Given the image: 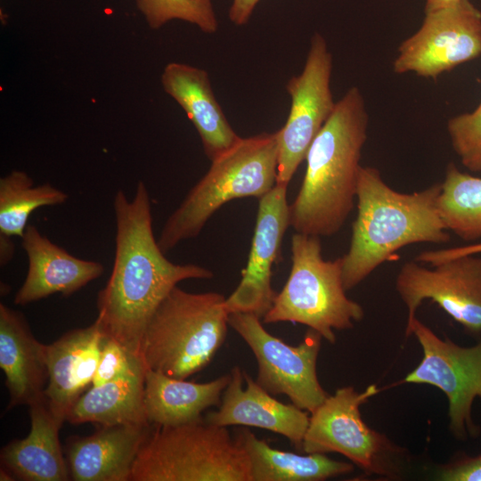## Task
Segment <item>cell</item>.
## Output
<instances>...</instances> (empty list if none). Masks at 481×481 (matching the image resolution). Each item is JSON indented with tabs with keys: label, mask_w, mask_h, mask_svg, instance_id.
<instances>
[{
	"label": "cell",
	"mask_w": 481,
	"mask_h": 481,
	"mask_svg": "<svg viewBox=\"0 0 481 481\" xmlns=\"http://www.w3.org/2000/svg\"><path fill=\"white\" fill-rule=\"evenodd\" d=\"M116 219L113 267L98 295L96 321L106 338L140 358L143 336L152 314L184 280L214 277L208 268L168 260L152 230L151 200L139 181L132 200L122 190L114 197ZM141 359V358H140Z\"/></svg>",
	"instance_id": "cell-1"
},
{
	"label": "cell",
	"mask_w": 481,
	"mask_h": 481,
	"mask_svg": "<svg viewBox=\"0 0 481 481\" xmlns=\"http://www.w3.org/2000/svg\"><path fill=\"white\" fill-rule=\"evenodd\" d=\"M368 121L363 96L351 87L336 102L306 153L303 182L289 205L296 232L329 237L343 227L356 199Z\"/></svg>",
	"instance_id": "cell-2"
},
{
	"label": "cell",
	"mask_w": 481,
	"mask_h": 481,
	"mask_svg": "<svg viewBox=\"0 0 481 481\" xmlns=\"http://www.w3.org/2000/svg\"><path fill=\"white\" fill-rule=\"evenodd\" d=\"M441 183L412 193L391 188L378 168L361 167L356 190L357 216L347 252L341 257L343 282L349 290L395 253L414 243L444 244L451 236L441 219Z\"/></svg>",
	"instance_id": "cell-3"
},
{
	"label": "cell",
	"mask_w": 481,
	"mask_h": 481,
	"mask_svg": "<svg viewBox=\"0 0 481 481\" xmlns=\"http://www.w3.org/2000/svg\"><path fill=\"white\" fill-rule=\"evenodd\" d=\"M277 131L239 141L211 160L208 172L167 217L158 244L166 254L180 242L197 237L225 203L247 197L260 199L277 183Z\"/></svg>",
	"instance_id": "cell-4"
},
{
	"label": "cell",
	"mask_w": 481,
	"mask_h": 481,
	"mask_svg": "<svg viewBox=\"0 0 481 481\" xmlns=\"http://www.w3.org/2000/svg\"><path fill=\"white\" fill-rule=\"evenodd\" d=\"M224 301L217 292L193 293L175 286L144 330L140 358L145 370L186 379L208 365L226 338Z\"/></svg>",
	"instance_id": "cell-5"
},
{
	"label": "cell",
	"mask_w": 481,
	"mask_h": 481,
	"mask_svg": "<svg viewBox=\"0 0 481 481\" xmlns=\"http://www.w3.org/2000/svg\"><path fill=\"white\" fill-rule=\"evenodd\" d=\"M151 428L132 481H250L249 463L227 427L200 420Z\"/></svg>",
	"instance_id": "cell-6"
},
{
	"label": "cell",
	"mask_w": 481,
	"mask_h": 481,
	"mask_svg": "<svg viewBox=\"0 0 481 481\" xmlns=\"http://www.w3.org/2000/svg\"><path fill=\"white\" fill-rule=\"evenodd\" d=\"M321 237L295 232L291 269L282 289L264 315L265 323L289 322L317 331L328 342L334 330H348L364 315L363 306L346 295L342 257L325 260Z\"/></svg>",
	"instance_id": "cell-7"
},
{
	"label": "cell",
	"mask_w": 481,
	"mask_h": 481,
	"mask_svg": "<svg viewBox=\"0 0 481 481\" xmlns=\"http://www.w3.org/2000/svg\"><path fill=\"white\" fill-rule=\"evenodd\" d=\"M261 318L248 313L229 314L231 326L253 352L257 384L271 395H285L291 404L312 413L330 395L321 386L316 363L322 337L309 329L298 346L269 333Z\"/></svg>",
	"instance_id": "cell-8"
},
{
	"label": "cell",
	"mask_w": 481,
	"mask_h": 481,
	"mask_svg": "<svg viewBox=\"0 0 481 481\" xmlns=\"http://www.w3.org/2000/svg\"><path fill=\"white\" fill-rule=\"evenodd\" d=\"M413 335L423 352L420 364L401 383L436 387L448 400L449 429L460 440L474 438L480 428L472 418L473 402L481 398V338L462 346L449 338H439L415 316L405 328Z\"/></svg>",
	"instance_id": "cell-9"
},
{
	"label": "cell",
	"mask_w": 481,
	"mask_h": 481,
	"mask_svg": "<svg viewBox=\"0 0 481 481\" xmlns=\"http://www.w3.org/2000/svg\"><path fill=\"white\" fill-rule=\"evenodd\" d=\"M375 385L358 392L338 388L311 413L301 448L306 453L338 452L368 473L390 472L387 457L398 452L384 435L368 427L360 406L378 393Z\"/></svg>",
	"instance_id": "cell-10"
},
{
	"label": "cell",
	"mask_w": 481,
	"mask_h": 481,
	"mask_svg": "<svg viewBox=\"0 0 481 481\" xmlns=\"http://www.w3.org/2000/svg\"><path fill=\"white\" fill-rule=\"evenodd\" d=\"M331 71L332 55L327 42L315 33L302 72L286 85L291 106L285 125L277 131L276 184L289 185L314 139L334 110Z\"/></svg>",
	"instance_id": "cell-11"
},
{
	"label": "cell",
	"mask_w": 481,
	"mask_h": 481,
	"mask_svg": "<svg viewBox=\"0 0 481 481\" xmlns=\"http://www.w3.org/2000/svg\"><path fill=\"white\" fill-rule=\"evenodd\" d=\"M480 55L481 12L460 0L425 13L420 28L400 45L393 70L436 78Z\"/></svg>",
	"instance_id": "cell-12"
},
{
	"label": "cell",
	"mask_w": 481,
	"mask_h": 481,
	"mask_svg": "<svg viewBox=\"0 0 481 481\" xmlns=\"http://www.w3.org/2000/svg\"><path fill=\"white\" fill-rule=\"evenodd\" d=\"M426 267L405 262L395 289L408 309L407 322L424 300H431L460 323L469 336L481 338V256L464 255Z\"/></svg>",
	"instance_id": "cell-13"
},
{
	"label": "cell",
	"mask_w": 481,
	"mask_h": 481,
	"mask_svg": "<svg viewBox=\"0 0 481 481\" xmlns=\"http://www.w3.org/2000/svg\"><path fill=\"white\" fill-rule=\"evenodd\" d=\"M288 185L276 184L259 199L247 265L234 291L225 298L227 312L253 314L260 318L273 306L277 293L272 288V268L281 255L289 224Z\"/></svg>",
	"instance_id": "cell-14"
},
{
	"label": "cell",
	"mask_w": 481,
	"mask_h": 481,
	"mask_svg": "<svg viewBox=\"0 0 481 481\" xmlns=\"http://www.w3.org/2000/svg\"><path fill=\"white\" fill-rule=\"evenodd\" d=\"M217 411L205 420L219 427L242 426L270 430L301 448L309 424L307 412L293 404H286L271 395L240 367L232 369Z\"/></svg>",
	"instance_id": "cell-15"
},
{
	"label": "cell",
	"mask_w": 481,
	"mask_h": 481,
	"mask_svg": "<svg viewBox=\"0 0 481 481\" xmlns=\"http://www.w3.org/2000/svg\"><path fill=\"white\" fill-rule=\"evenodd\" d=\"M99 323L74 329L46 345L48 382L45 390L49 406L63 421L92 381L105 340Z\"/></svg>",
	"instance_id": "cell-16"
},
{
	"label": "cell",
	"mask_w": 481,
	"mask_h": 481,
	"mask_svg": "<svg viewBox=\"0 0 481 481\" xmlns=\"http://www.w3.org/2000/svg\"><path fill=\"white\" fill-rule=\"evenodd\" d=\"M29 269L24 282L16 292L14 303L25 306L60 293L69 297L104 272L102 263L76 257L52 242L32 224L21 237Z\"/></svg>",
	"instance_id": "cell-17"
},
{
	"label": "cell",
	"mask_w": 481,
	"mask_h": 481,
	"mask_svg": "<svg viewBox=\"0 0 481 481\" xmlns=\"http://www.w3.org/2000/svg\"><path fill=\"white\" fill-rule=\"evenodd\" d=\"M152 424L102 426L87 436H73L66 448L76 481H128L136 456Z\"/></svg>",
	"instance_id": "cell-18"
},
{
	"label": "cell",
	"mask_w": 481,
	"mask_h": 481,
	"mask_svg": "<svg viewBox=\"0 0 481 481\" xmlns=\"http://www.w3.org/2000/svg\"><path fill=\"white\" fill-rule=\"evenodd\" d=\"M45 346L34 337L20 312L0 304V367L9 392L8 410L45 397Z\"/></svg>",
	"instance_id": "cell-19"
},
{
	"label": "cell",
	"mask_w": 481,
	"mask_h": 481,
	"mask_svg": "<svg viewBox=\"0 0 481 481\" xmlns=\"http://www.w3.org/2000/svg\"><path fill=\"white\" fill-rule=\"evenodd\" d=\"M161 84L195 126L211 161L236 143L239 136L216 101L206 70L179 62L168 63Z\"/></svg>",
	"instance_id": "cell-20"
},
{
	"label": "cell",
	"mask_w": 481,
	"mask_h": 481,
	"mask_svg": "<svg viewBox=\"0 0 481 481\" xmlns=\"http://www.w3.org/2000/svg\"><path fill=\"white\" fill-rule=\"evenodd\" d=\"M30 430L23 439L1 450L2 466L25 481H66L69 470L59 440L63 420L52 412L46 397L29 405Z\"/></svg>",
	"instance_id": "cell-21"
},
{
	"label": "cell",
	"mask_w": 481,
	"mask_h": 481,
	"mask_svg": "<svg viewBox=\"0 0 481 481\" xmlns=\"http://www.w3.org/2000/svg\"><path fill=\"white\" fill-rule=\"evenodd\" d=\"M230 379L229 373L208 382L197 383L145 370L147 419L157 426H177L200 420L206 409L220 405Z\"/></svg>",
	"instance_id": "cell-22"
},
{
	"label": "cell",
	"mask_w": 481,
	"mask_h": 481,
	"mask_svg": "<svg viewBox=\"0 0 481 481\" xmlns=\"http://www.w3.org/2000/svg\"><path fill=\"white\" fill-rule=\"evenodd\" d=\"M234 438L247 454L250 481H320L354 469L324 453L300 455L273 448L247 428H239Z\"/></svg>",
	"instance_id": "cell-23"
},
{
	"label": "cell",
	"mask_w": 481,
	"mask_h": 481,
	"mask_svg": "<svg viewBox=\"0 0 481 481\" xmlns=\"http://www.w3.org/2000/svg\"><path fill=\"white\" fill-rule=\"evenodd\" d=\"M145 371L91 387L75 403L66 421L101 426L149 425L144 406Z\"/></svg>",
	"instance_id": "cell-24"
},
{
	"label": "cell",
	"mask_w": 481,
	"mask_h": 481,
	"mask_svg": "<svg viewBox=\"0 0 481 481\" xmlns=\"http://www.w3.org/2000/svg\"><path fill=\"white\" fill-rule=\"evenodd\" d=\"M438 210L444 227L465 241L481 240V177L447 165Z\"/></svg>",
	"instance_id": "cell-25"
},
{
	"label": "cell",
	"mask_w": 481,
	"mask_h": 481,
	"mask_svg": "<svg viewBox=\"0 0 481 481\" xmlns=\"http://www.w3.org/2000/svg\"><path fill=\"white\" fill-rule=\"evenodd\" d=\"M68 195L49 183L34 185L24 171L12 170L0 179V235L22 237L31 213L65 203Z\"/></svg>",
	"instance_id": "cell-26"
},
{
	"label": "cell",
	"mask_w": 481,
	"mask_h": 481,
	"mask_svg": "<svg viewBox=\"0 0 481 481\" xmlns=\"http://www.w3.org/2000/svg\"><path fill=\"white\" fill-rule=\"evenodd\" d=\"M148 25L154 29L172 20L196 25L208 34L217 30L213 0H135Z\"/></svg>",
	"instance_id": "cell-27"
},
{
	"label": "cell",
	"mask_w": 481,
	"mask_h": 481,
	"mask_svg": "<svg viewBox=\"0 0 481 481\" xmlns=\"http://www.w3.org/2000/svg\"><path fill=\"white\" fill-rule=\"evenodd\" d=\"M447 132L461 163L470 172L481 173V102L473 111L451 118Z\"/></svg>",
	"instance_id": "cell-28"
},
{
	"label": "cell",
	"mask_w": 481,
	"mask_h": 481,
	"mask_svg": "<svg viewBox=\"0 0 481 481\" xmlns=\"http://www.w3.org/2000/svg\"><path fill=\"white\" fill-rule=\"evenodd\" d=\"M144 371L140 358L115 340L105 338L91 387H99Z\"/></svg>",
	"instance_id": "cell-29"
},
{
	"label": "cell",
	"mask_w": 481,
	"mask_h": 481,
	"mask_svg": "<svg viewBox=\"0 0 481 481\" xmlns=\"http://www.w3.org/2000/svg\"><path fill=\"white\" fill-rule=\"evenodd\" d=\"M438 477L444 481H481V453L457 457L442 466Z\"/></svg>",
	"instance_id": "cell-30"
},
{
	"label": "cell",
	"mask_w": 481,
	"mask_h": 481,
	"mask_svg": "<svg viewBox=\"0 0 481 481\" xmlns=\"http://www.w3.org/2000/svg\"><path fill=\"white\" fill-rule=\"evenodd\" d=\"M472 254H481V241L461 247L423 251L418 254L414 260L422 264L434 265L450 258Z\"/></svg>",
	"instance_id": "cell-31"
},
{
	"label": "cell",
	"mask_w": 481,
	"mask_h": 481,
	"mask_svg": "<svg viewBox=\"0 0 481 481\" xmlns=\"http://www.w3.org/2000/svg\"><path fill=\"white\" fill-rule=\"evenodd\" d=\"M260 0H232L229 9V19L237 26L246 24Z\"/></svg>",
	"instance_id": "cell-32"
},
{
	"label": "cell",
	"mask_w": 481,
	"mask_h": 481,
	"mask_svg": "<svg viewBox=\"0 0 481 481\" xmlns=\"http://www.w3.org/2000/svg\"><path fill=\"white\" fill-rule=\"evenodd\" d=\"M15 251V245L12 240V237L0 235V264L5 265L13 257Z\"/></svg>",
	"instance_id": "cell-33"
},
{
	"label": "cell",
	"mask_w": 481,
	"mask_h": 481,
	"mask_svg": "<svg viewBox=\"0 0 481 481\" xmlns=\"http://www.w3.org/2000/svg\"><path fill=\"white\" fill-rule=\"evenodd\" d=\"M460 0H425V13L446 7Z\"/></svg>",
	"instance_id": "cell-34"
},
{
	"label": "cell",
	"mask_w": 481,
	"mask_h": 481,
	"mask_svg": "<svg viewBox=\"0 0 481 481\" xmlns=\"http://www.w3.org/2000/svg\"><path fill=\"white\" fill-rule=\"evenodd\" d=\"M13 475L6 469L1 468L0 470V480L1 481H10V480H15L13 478Z\"/></svg>",
	"instance_id": "cell-35"
}]
</instances>
